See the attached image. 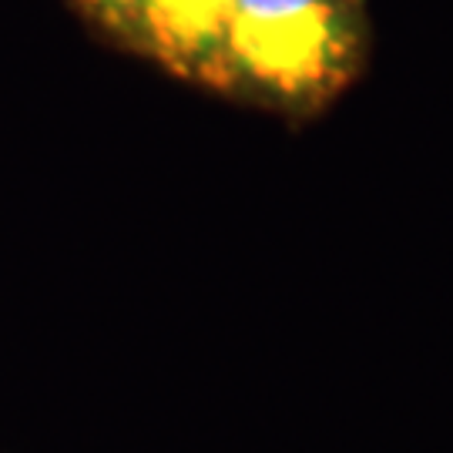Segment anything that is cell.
Here are the masks:
<instances>
[{
    "instance_id": "2",
    "label": "cell",
    "mask_w": 453,
    "mask_h": 453,
    "mask_svg": "<svg viewBox=\"0 0 453 453\" xmlns=\"http://www.w3.org/2000/svg\"><path fill=\"white\" fill-rule=\"evenodd\" d=\"M232 4L235 0H134L131 34L168 67L211 81Z\"/></svg>"
},
{
    "instance_id": "1",
    "label": "cell",
    "mask_w": 453,
    "mask_h": 453,
    "mask_svg": "<svg viewBox=\"0 0 453 453\" xmlns=\"http://www.w3.org/2000/svg\"><path fill=\"white\" fill-rule=\"evenodd\" d=\"M359 50L363 0H235L211 81L319 101L346 84Z\"/></svg>"
},
{
    "instance_id": "3",
    "label": "cell",
    "mask_w": 453,
    "mask_h": 453,
    "mask_svg": "<svg viewBox=\"0 0 453 453\" xmlns=\"http://www.w3.org/2000/svg\"><path fill=\"white\" fill-rule=\"evenodd\" d=\"M91 11L104 17V20H111L118 27H128L131 31V17H134V0H84Z\"/></svg>"
}]
</instances>
